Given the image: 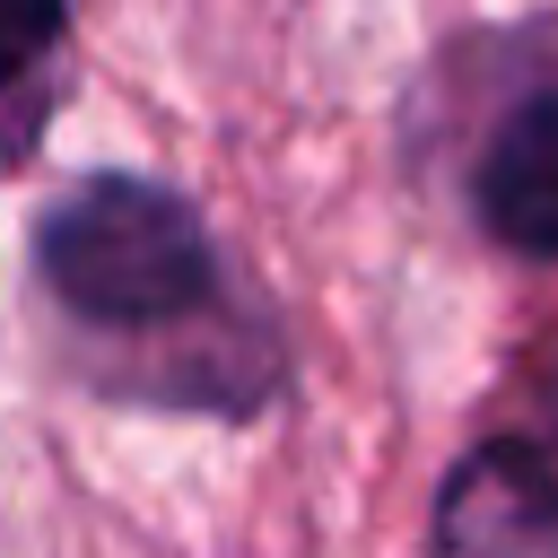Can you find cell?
Instances as JSON below:
<instances>
[{
    "label": "cell",
    "instance_id": "1",
    "mask_svg": "<svg viewBox=\"0 0 558 558\" xmlns=\"http://www.w3.org/2000/svg\"><path fill=\"white\" fill-rule=\"evenodd\" d=\"M44 279L70 314L105 323V331H140V323H174L209 296L218 262L201 218L140 174H87L44 209Z\"/></svg>",
    "mask_w": 558,
    "mask_h": 558
},
{
    "label": "cell",
    "instance_id": "2",
    "mask_svg": "<svg viewBox=\"0 0 558 558\" xmlns=\"http://www.w3.org/2000/svg\"><path fill=\"white\" fill-rule=\"evenodd\" d=\"M427 558H558V480L523 445H480L445 506Z\"/></svg>",
    "mask_w": 558,
    "mask_h": 558
},
{
    "label": "cell",
    "instance_id": "3",
    "mask_svg": "<svg viewBox=\"0 0 558 558\" xmlns=\"http://www.w3.org/2000/svg\"><path fill=\"white\" fill-rule=\"evenodd\" d=\"M480 218L514 253H558V87L523 96L480 157Z\"/></svg>",
    "mask_w": 558,
    "mask_h": 558
},
{
    "label": "cell",
    "instance_id": "4",
    "mask_svg": "<svg viewBox=\"0 0 558 558\" xmlns=\"http://www.w3.org/2000/svg\"><path fill=\"white\" fill-rule=\"evenodd\" d=\"M70 0H0V78H26L52 44H61Z\"/></svg>",
    "mask_w": 558,
    "mask_h": 558
}]
</instances>
